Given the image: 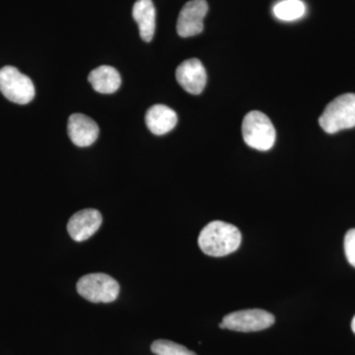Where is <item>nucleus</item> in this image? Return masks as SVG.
Listing matches in <instances>:
<instances>
[{"label":"nucleus","mask_w":355,"mask_h":355,"mask_svg":"<svg viewBox=\"0 0 355 355\" xmlns=\"http://www.w3.org/2000/svg\"><path fill=\"white\" fill-rule=\"evenodd\" d=\"M239 229L223 221H212L200 232L198 245L200 250L210 257H224L232 254L241 245Z\"/></svg>","instance_id":"nucleus-1"},{"label":"nucleus","mask_w":355,"mask_h":355,"mask_svg":"<svg viewBox=\"0 0 355 355\" xmlns=\"http://www.w3.org/2000/svg\"><path fill=\"white\" fill-rule=\"evenodd\" d=\"M0 92L9 101L26 105L34 99L36 91L29 77L8 65L0 69Z\"/></svg>","instance_id":"nucleus-5"},{"label":"nucleus","mask_w":355,"mask_h":355,"mask_svg":"<svg viewBox=\"0 0 355 355\" xmlns=\"http://www.w3.org/2000/svg\"><path fill=\"white\" fill-rule=\"evenodd\" d=\"M88 81L93 89L102 94H113L120 88L121 79L118 70L110 65H102L89 73Z\"/></svg>","instance_id":"nucleus-13"},{"label":"nucleus","mask_w":355,"mask_h":355,"mask_svg":"<svg viewBox=\"0 0 355 355\" xmlns=\"http://www.w3.org/2000/svg\"><path fill=\"white\" fill-rule=\"evenodd\" d=\"M102 214L97 209L80 210L70 217L67 231L74 241L83 242L97 232L102 225Z\"/></svg>","instance_id":"nucleus-8"},{"label":"nucleus","mask_w":355,"mask_h":355,"mask_svg":"<svg viewBox=\"0 0 355 355\" xmlns=\"http://www.w3.org/2000/svg\"><path fill=\"white\" fill-rule=\"evenodd\" d=\"M132 17L139 28V35L146 43L153 41L156 29V10L153 0H137L132 8Z\"/></svg>","instance_id":"nucleus-12"},{"label":"nucleus","mask_w":355,"mask_h":355,"mask_svg":"<svg viewBox=\"0 0 355 355\" xmlns=\"http://www.w3.org/2000/svg\"><path fill=\"white\" fill-rule=\"evenodd\" d=\"M151 350L156 355H197L184 345L167 340H155L151 345Z\"/></svg>","instance_id":"nucleus-15"},{"label":"nucleus","mask_w":355,"mask_h":355,"mask_svg":"<svg viewBox=\"0 0 355 355\" xmlns=\"http://www.w3.org/2000/svg\"><path fill=\"white\" fill-rule=\"evenodd\" d=\"M319 123L327 133H336L355 127V94L345 93L324 108Z\"/></svg>","instance_id":"nucleus-2"},{"label":"nucleus","mask_w":355,"mask_h":355,"mask_svg":"<svg viewBox=\"0 0 355 355\" xmlns=\"http://www.w3.org/2000/svg\"><path fill=\"white\" fill-rule=\"evenodd\" d=\"M209 11L205 0H191L184 4L179 14L177 32L182 38L197 36L203 31V19Z\"/></svg>","instance_id":"nucleus-7"},{"label":"nucleus","mask_w":355,"mask_h":355,"mask_svg":"<svg viewBox=\"0 0 355 355\" xmlns=\"http://www.w3.org/2000/svg\"><path fill=\"white\" fill-rule=\"evenodd\" d=\"M243 139L247 146L260 151H268L275 146L277 132L272 121L259 111L250 112L242 125Z\"/></svg>","instance_id":"nucleus-3"},{"label":"nucleus","mask_w":355,"mask_h":355,"mask_svg":"<svg viewBox=\"0 0 355 355\" xmlns=\"http://www.w3.org/2000/svg\"><path fill=\"white\" fill-rule=\"evenodd\" d=\"M77 292L93 303L114 302L120 294V284L106 273H90L77 282Z\"/></svg>","instance_id":"nucleus-4"},{"label":"nucleus","mask_w":355,"mask_h":355,"mask_svg":"<svg viewBox=\"0 0 355 355\" xmlns=\"http://www.w3.org/2000/svg\"><path fill=\"white\" fill-rule=\"evenodd\" d=\"M352 331H354V333L355 334V316L354 318V320H352Z\"/></svg>","instance_id":"nucleus-17"},{"label":"nucleus","mask_w":355,"mask_h":355,"mask_svg":"<svg viewBox=\"0 0 355 355\" xmlns=\"http://www.w3.org/2000/svg\"><path fill=\"white\" fill-rule=\"evenodd\" d=\"M146 123L153 135H163L176 127L178 116L174 110L165 105H154L146 112Z\"/></svg>","instance_id":"nucleus-11"},{"label":"nucleus","mask_w":355,"mask_h":355,"mask_svg":"<svg viewBox=\"0 0 355 355\" xmlns=\"http://www.w3.org/2000/svg\"><path fill=\"white\" fill-rule=\"evenodd\" d=\"M345 253L350 265L355 268V229H350L345 234Z\"/></svg>","instance_id":"nucleus-16"},{"label":"nucleus","mask_w":355,"mask_h":355,"mask_svg":"<svg viewBox=\"0 0 355 355\" xmlns=\"http://www.w3.org/2000/svg\"><path fill=\"white\" fill-rule=\"evenodd\" d=\"M178 83L193 95H198L202 92L207 84V71L200 60L191 58L184 60L178 67L176 70Z\"/></svg>","instance_id":"nucleus-9"},{"label":"nucleus","mask_w":355,"mask_h":355,"mask_svg":"<svg viewBox=\"0 0 355 355\" xmlns=\"http://www.w3.org/2000/svg\"><path fill=\"white\" fill-rule=\"evenodd\" d=\"M305 12V4L301 0H282L273 8L275 17L282 21L300 19Z\"/></svg>","instance_id":"nucleus-14"},{"label":"nucleus","mask_w":355,"mask_h":355,"mask_svg":"<svg viewBox=\"0 0 355 355\" xmlns=\"http://www.w3.org/2000/svg\"><path fill=\"white\" fill-rule=\"evenodd\" d=\"M275 321L273 315L265 310H242L224 317L219 327L227 330L250 333L266 330L272 327Z\"/></svg>","instance_id":"nucleus-6"},{"label":"nucleus","mask_w":355,"mask_h":355,"mask_svg":"<svg viewBox=\"0 0 355 355\" xmlns=\"http://www.w3.org/2000/svg\"><path fill=\"white\" fill-rule=\"evenodd\" d=\"M67 132L70 140L78 147L92 146L99 137L100 130L96 121L83 114L69 116Z\"/></svg>","instance_id":"nucleus-10"}]
</instances>
